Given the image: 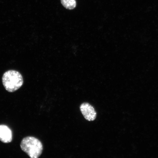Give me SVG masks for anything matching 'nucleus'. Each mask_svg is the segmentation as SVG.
Listing matches in <instances>:
<instances>
[{
    "mask_svg": "<svg viewBox=\"0 0 158 158\" xmlns=\"http://www.w3.org/2000/svg\"><path fill=\"white\" fill-rule=\"evenodd\" d=\"M3 84L6 90L9 92H13L18 90L22 86L23 79L20 73L18 71L10 70L3 75Z\"/></svg>",
    "mask_w": 158,
    "mask_h": 158,
    "instance_id": "1",
    "label": "nucleus"
},
{
    "mask_svg": "<svg viewBox=\"0 0 158 158\" xmlns=\"http://www.w3.org/2000/svg\"><path fill=\"white\" fill-rule=\"evenodd\" d=\"M20 147L22 150L31 158H38L42 154L43 146L38 139L27 137L22 140Z\"/></svg>",
    "mask_w": 158,
    "mask_h": 158,
    "instance_id": "2",
    "label": "nucleus"
},
{
    "mask_svg": "<svg viewBox=\"0 0 158 158\" xmlns=\"http://www.w3.org/2000/svg\"><path fill=\"white\" fill-rule=\"evenodd\" d=\"M80 110L84 117L89 121H94L96 119L97 113L94 108L87 102L81 105Z\"/></svg>",
    "mask_w": 158,
    "mask_h": 158,
    "instance_id": "3",
    "label": "nucleus"
},
{
    "mask_svg": "<svg viewBox=\"0 0 158 158\" xmlns=\"http://www.w3.org/2000/svg\"><path fill=\"white\" fill-rule=\"evenodd\" d=\"M12 132L5 125H0V141L4 143H11L13 139Z\"/></svg>",
    "mask_w": 158,
    "mask_h": 158,
    "instance_id": "4",
    "label": "nucleus"
},
{
    "mask_svg": "<svg viewBox=\"0 0 158 158\" xmlns=\"http://www.w3.org/2000/svg\"><path fill=\"white\" fill-rule=\"evenodd\" d=\"M61 3L63 6L69 10H73L76 7V0H61Z\"/></svg>",
    "mask_w": 158,
    "mask_h": 158,
    "instance_id": "5",
    "label": "nucleus"
}]
</instances>
